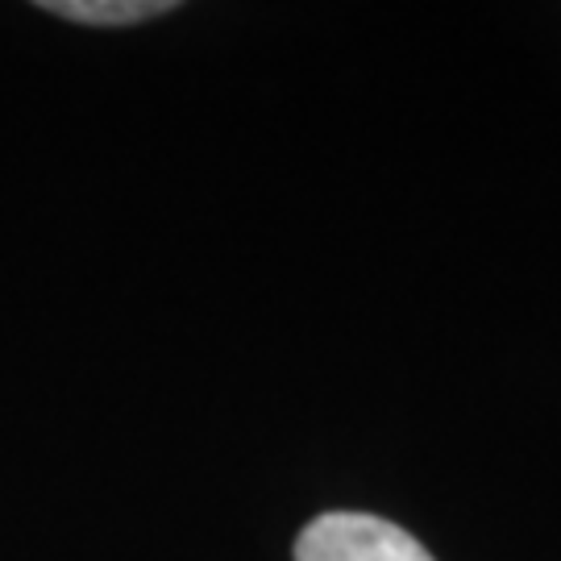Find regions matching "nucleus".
<instances>
[{
	"label": "nucleus",
	"mask_w": 561,
	"mask_h": 561,
	"mask_svg": "<svg viewBox=\"0 0 561 561\" xmlns=\"http://www.w3.org/2000/svg\"><path fill=\"white\" fill-rule=\"evenodd\" d=\"M296 561H433V553L382 516L324 512L296 537Z\"/></svg>",
	"instance_id": "f257e3e1"
},
{
	"label": "nucleus",
	"mask_w": 561,
	"mask_h": 561,
	"mask_svg": "<svg viewBox=\"0 0 561 561\" xmlns=\"http://www.w3.org/2000/svg\"><path fill=\"white\" fill-rule=\"evenodd\" d=\"M46 13L80 25H138L159 13H171V0H46Z\"/></svg>",
	"instance_id": "f03ea898"
}]
</instances>
